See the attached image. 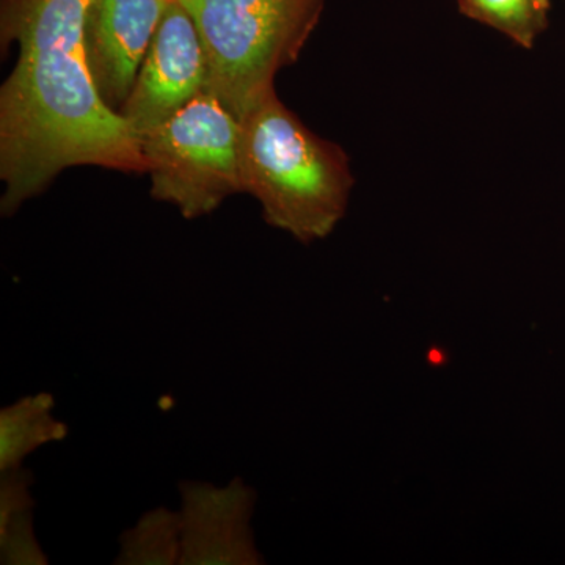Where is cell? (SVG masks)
Listing matches in <instances>:
<instances>
[{"instance_id":"obj_11","label":"cell","mask_w":565,"mask_h":565,"mask_svg":"<svg viewBox=\"0 0 565 565\" xmlns=\"http://www.w3.org/2000/svg\"><path fill=\"white\" fill-rule=\"evenodd\" d=\"M459 9L530 50L548 24L550 0H459Z\"/></svg>"},{"instance_id":"obj_7","label":"cell","mask_w":565,"mask_h":565,"mask_svg":"<svg viewBox=\"0 0 565 565\" xmlns=\"http://www.w3.org/2000/svg\"><path fill=\"white\" fill-rule=\"evenodd\" d=\"M173 0H92L85 54L103 102L120 114L152 36Z\"/></svg>"},{"instance_id":"obj_1","label":"cell","mask_w":565,"mask_h":565,"mask_svg":"<svg viewBox=\"0 0 565 565\" xmlns=\"http://www.w3.org/2000/svg\"><path fill=\"white\" fill-rule=\"evenodd\" d=\"M92 0H3L20 57L0 90V212L11 217L65 169L147 172L139 134L103 102L85 54Z\"/></svg>"},{"instance_id":"obj_2","label":"cell","mask_w":565,"mask_h":565,"mask_svg":"<svg viewBox=\"0 0 565 565\" xmlns=\"http://www.w3.org/2000/svg\"><path fill=\"white\" fill-rule=\"evenodd\" d=\"M239 122L241 188L262 203L264 221L302 244L326 239L353 188L343 148L307 128L275 90Z\"/></svg>"},{"instance_id":"obj_8","label":"cell","mask_w":565,"mask_h":565,"mask_svg":"<svg viewBox=\"0 0 565 565\" xmlns=\"http://www.w3.org/2000/svg\"><path fill=\"white\" fill-rule=\"evenodd\" d=\"M54 407L51 393H36L0 411V471L22 467L41 446L68 437V426L52 415Z\"/></svg>"},{"instance_id":"obj_10","label":"cell","mask_w":565,"mask_h":565,"mask_svg":"<svg viewBox=\"0 0 565 565\" xmlns=\"http://www.w3.org/2000/svg\"><path fill=\"white\" fill-rule=\"evenodd\" d=\"M117 565H180V512L156 508L145 512L139 522L122 531Z\"/></svg>"},{"instance_id":"obj_4","label":"cell","mask_w":565,"mask_h":565,"mask_svg":"<svg viewBox=\"0 0 565 565\" xmlns=\"http://www.w3.org/2000/svg\"><path fill=\"white\" fill-rule=\"evenodd\" d=\"M239 129V120L221 99L204 90L141 136L152 199L174 204L182 217L193 221L243 192Z\"/></svg>"},{"instance_id":"obj_6","label":"cell","mask_w":565,"mask_h":565,"mask_svg":"<svg viewBox=\"0 0 565 565\" xmlns=\"http://www.w3.org/2000/svg\"><path fill=\"white\" fill-rule=\"evenodd\" d=\"M180 565L266 564L253 533L258 493L243 478L228 486L182 481Z\"/></svg>"},{"instance_id":"obj_3","label":"cell","mask_w":565,"mask_h":565,"mask_svg":"<svg viewBox=\"0 0 565 565\" xmlns=\"http://www.w3.org/2000/svg\"><path fill=\"white\" fill-rule=\"evenodd\" d=\"M202 39L206 90L237 120L275 90L299 58L326 0H180Z\"/></svg>"},{"instance_id":"obj_5","label":"cell","mask_w":565,"mask_h":565,"mask_svg":"<svg viewBox=\"0 0 565 565\" xmlns=\"http://www.w3.org/2000/svg\"><path fill=\"white\" fill-rule=\"evenodd\" d=\"M206 58L195 22L180 0H173L120 115L139 137L145 136L206 90Z\"/></svg>"},{"instance_id":"obj_9","label":"cell","mask_w":565,"mask_h":565,"mask_svg":"<svg viewBox=\"0 0 565 565\" xmlns=\"http://www.w3.org/2000/svg\"><path fill=\"white\" fill-rule=\"evenodd\" d=\"M32 486L24 467L0 471V564H50L33 527Z\"/></svg>"}]
</instances>
